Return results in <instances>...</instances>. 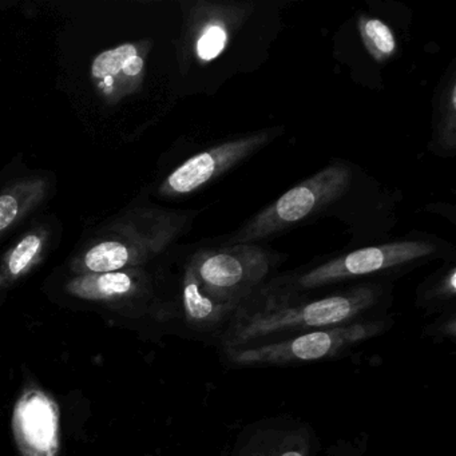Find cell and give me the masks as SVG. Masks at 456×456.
Instances as JSON below:
<instances>
[{
    "mask_svg": "<svg viewBox=\"0 0 456 456\" xmlns=\"http://www.w3.org/2000/svg\"><path fill=\"white\" fill-rule=\"evenodd\" d=\"M183 308L191 324L208 330L223 324L234 314L239 306L220 303L208 296L202 290L193 269L189 265L183 282Z\"/></svg>",
    "mask_w": 456,
    "mask_h": 456,
    "instance_id": "obj_9",
    "label": "cell"
},
{
    "mask_svg": "<svg viewBox=\"0 0 456 456\" xmlns=\"http://www.w3.org/2000/svg\"><path fill=\"white\" fill-rule=\"evenodd\" d=\"M39 248H41V239L38 236H28L20 242L14 252H12V257L9 260L10 273L18 276L22 273L31 261L36 257L38 253Z\"/></svg>",
    "mask_w": 456,
    "mask_h": 456,
    "instance_id": "obj_16",
    "label": "cell"
},
{
    "mask_svg": "<svg viewBox=\"0 0 456 456\" xmlns=\"http://www.w3.org/2000/svg\"><path fill=\"white\" fill-rule=\"evenodd\" d=\"M255 12L252 4L199 2L191 10V45L199 62H213L228 49L240 28Z\"/></svg>",
    "mask_w": 456,
    "mask_h": 456,
    "instance_id": "obj_7",
    "label": "cell"
},
{
    "mask_svg": "<svg viewBox=\"0 0 456 456\" xmlns=\"http://www.w3.org/2000/svg\"><path fill=\"white\" fill-rule=\"evenodd\" d=\"M455 292L456 271L455 268H450L435 285V295L443 296V297H452Z\"/></svg>",
    "mask_w": 456,
    "mask_h": 456,
    "instance_id": "obj_18",
    "label": "cell"
},
{
    "mask_svg": "<svg viewBox=\"0 0 456 456\" xmlns=\"http://www.w3.org/2000/svg\"><path fill=\"white\" fill-rule=\"evenodd\" d=\"M373 287H357L314 301L293 300L290 293L266 290L245 301L233 314L224 346L228 351L263 343L273 336L305 333L354 322L378 301Z\"/></svg>",
    "mask_w": 456,
    "mask_h": 456,
    "instance_id": "obj_1",
    "label": "cell"
},
{
    "mask_svg": "<svg viewBox=\"0 0 456 456\" xmlns=\"http://www.w3.org/2000/svg\"><path fill=\"white\" fill-rule=\"evenodd\" d=\"M277 258L258 244L225 245L200 250L191 266L208 296L240 306L263 284Z\"/></svg>",
    "mask_w": 456,
    "mask_h": 456,
    "instance_id": "obj_3",
    "label": "cell"
},
{
    "mask_svg": "<svg viewBox=\"0 0 456 456\" xmlns=\"http://www.w3.org/2000/svg\"><path fill=\"white\" fill-rule=\"evenodd\" d=\"M129 261V250L119 242L109 241L97 245L87 252L85 264L97 273H111L124 268Z\"/></svg>",
    "mask_w": 456,
    "mask_h": 456,
    "instance_id": "obj_14",
    "label": "cell"
},
{
    "mask_svg": "<svg viewBox=\"0 0 456 456\" xmlns=\"http://www.w3.org/2000/svg\"><path fill=\"white\" fill-rule=\"evenodd\" d=\"M434 250V245L426 241H395L362 248L301 274L295 280L293 287L303 290L316 289L333 282L404 265L432 255Z\"/></svg>",
    "mask_w": 456,
    "mask_h": 456,
    "instance_id": "obj_5",
    "label": "cell"
},
{
    "mask_svg": "<svg viewBox=\"0 0 456 456\" xmlns=\"http://www.w3.org/2000/svg\"><path fill=\"white\" fill-rule=\"evenodd\" d=\"M18 210H20V207H18L15 197H12V194L0 196V231L12 225V221L17 217Z\"/></svg>",
    "mask_w": 456,
    "mask_h": 456,
    "instance_id": "obj_17",
    "label": "cell"
},
{
    "mask_svg": "<svg viewBox=\"0 0 456 456\" xmlns=\"http://www.w3.org/2000/svg\"><path fill=\"white\" fill-rule=\"evenodd\" d=\"M309 442L304 432L265 429L250 437L239 456H308Z\"/></svg>",
    "mask_w": 456,
    "mask_h": 456,
    "instance_id": "obj_10",
    "label": "cell"
},
{
    "mask_svg": "<svg viewBox=\"0 0 456 456\" xmlns=\"http://www.w3.org/2000/svg\"><path fill=\"white\" fill-rule=\"evenodd\" d=\"M137 54V49L133 45H122L117 49L109 50L95 58L93 62V77L95 78H108L122 71L127 60Z\"/></svg>",
    "mask_w": 456,
    "mask_h": 456,
    "instance_id": "obj_15",
    "label": "cell"
},
{
    "mask_svg": "<svg viewBox=\"0 0 456 456\" xmlns=\"http://www.w3.org/2000/svg\"><path fill=\"white\" fill-rule=\"evenodd\" d=\"M351 181L348 165L336 162L324 167L253 216L228 240V245L256 244L298 225L341 199Z\"/></svg>",
    "mask_w": 456,
    "mask_h": 456,
    "instance_id": "obj_2",
    "label": "cell"
},
{
    "mask_svg": "<svg viewBox=\"0 0 456 456\" xmlns=\"http://www.w3.org/2000/svg\"><path fill=\"white\" fill-rule=\"evenodd\" d=\"M143 58L140 57V55L135 54L133 55L130 60H127V62L125 63L124 68H122V71H124L125 76L127 77H137L142 73L143 70Z\"/></svg>",
    "mask_w": 456,
    "mask_h": 456,
    "instance_id": "obj_19",
    "label": "cell"
},
{
    "mask_svg": "<svg viewBox=\"0 0 456 456\" xmlns=\"http://www.w3.org/2000/svg\"><path fill=\"white\" fill-rule=\"evenodd\" d=\"M273 132H257L220 143L186 159L167 177V189L173 194H189L221 177L268 145Z\"/></svg>",
    "mask_w": 456,
    "mask_h": 456,
    "instance_id": "obj_6",
    "label": "cell"
},
{
    "mask_svg": "<svg viewBox=\"0 0 456 456\" xmlns=\"http://www.w3.org/2000/svg\"><path fill=\"white\" fill-rule=\"evenodd\" d=\"M435 148L443 153H453L456 148V77L450 76L437 95L434 111Z\"/></svg>",
    "mask_w": 456,
    "mask_h": 456,
    "instance_id": "obj_11",
    "label": "cell"
},
{
    "mask_svg": "<svg viewBox=\"0 0 456 456\" xmlns=\"http://www.w3.org/2000/svg\"><path fill=\"white\" fill-rule=\"evenodd\" d=\"M357 25L362 44L376 62L384 63L395 54L396 39L394 31L383 20L362 15L359 18Z\"/></svg>",
    "mask_w": 456,
    "mask_h": 456,
    "instance_id": "obj_12",
    "label": "cell"
},
{
    "mask_svg": "<svg viewBox=\"0 0 456 456\" xmlns=\"http://www.w3.org/2000/svg\"><path fill=\"white\" fill-rule=\"evenodd\" d=\"M18 437L28 456H54L57 451V411L41 392H28L15 413Z\"/></svg>",
    "mask_w": 456,
    "mask_h": 456,
    "instance_id": "obj_8",
    "label": "cell"
},
{
    "mask_svg": "<svg viewBox=\"0 0 456 456\" xmlns=\"http://www.w3.org/2000/svg\"><path fill=\"white\" fill-rule=\"evenodd\" d=\"M384 330L383 322H354L338 327L322 328L282 340L252 344L228 351L229 359L240 365H282L316 362L336 356L338 352L368 340Z\"/></svg>",
    "mask_w": 456,
    "mask_h": 456,
    "instance_id": "obj_4",
    "label": "cell"
},
{
    "mask_svg": "<svg viewBox=\"0 0 456 456\" xmlns=\"http://www.w3.org/2000/svg\"><path fill=\"white\" fill-rule=\"evenodd\" d=\"M133 288L132 277L126 273L111 272L101 276L82 277L70 285L71 292L84 297L106 298L124 295L130 292Z\"/></svg>",
    "mask_w": 456,
    "mask_h": 456,
    "instance_id": "obj_13",
    "label": "cell"
}]
</instances>
